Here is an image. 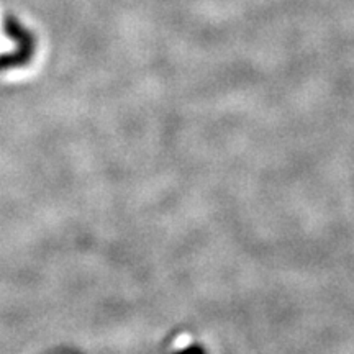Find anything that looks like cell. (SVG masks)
<instances>
[{
    "instance_id": "obj_1",
    "label": "cell",
    "mask_w": 354,
    "mask_h": 354,
    "mask_svg": "<svg viewBox=\"0 0 354 354\" xmlns=\"http://www.w3.org/2000/svg\"><path fill=\"white\" fill-rule=\"evenodd\" d=\"M3 32L12 41L17 43L15 51H8L0 55V73L8 69L24 68V66L32 63L37 53V38L21 25V21L13 15H6L3 19Z\"/></svg>"
}]
</instances>
